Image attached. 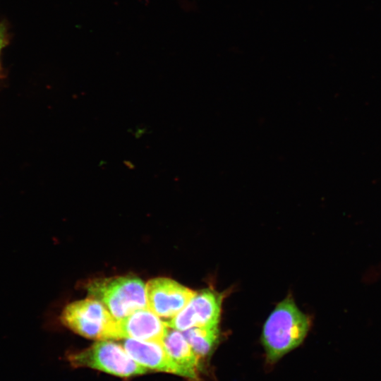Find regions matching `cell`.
I'll use <instances>...</instances> for the list:
<instances>
[{
  "mask_svg": "<svg viewBox=\"0 0 381 381\" xmlns=\"http://www.w3.org/2000/svg\"><path fill=\"white\" fill-rule=\"evenodd\" d=\"M310 321L291 298L280 302L263 327L262 341L270 362H275L299 346L309 330Z\"/></svg>",
  "mask_w": 381,
  "mask_h": 381,
  "instance_id": "cell-1",
  "label": "cell"
},
{
  "mask_svg": "<svg viewBox=\"0 0 381 381\" xmlns=\"http://www.w3.org/2000/svg\"><path fill=\"white\" fill-rule=\"evenodd\" d=\"M87 291L92 298L105 305L117 319L147 307L146 285L137 277H119L95 280L87 286Z\"/></svg>",
  "mask_w": 381,
  "mask_h": 381,
  "instance_id": "cell-2",
  "label": "cell"
},
{
  "mask_svg": "<svg viewBox=\"0 0 381 381\" xmlns=\"http://www.w3.org/2000/svg\"><path fill=\"white\" fill-rule=\"evenodd\" d=\"M61 322L75 332L89 339H116L118 319L100 301L88 298L68 305Z\"/></svg>",
  "mask_w": 381,
  "mask_h": 381,
  "instance_id": "cell-3",
  "label": "cell"
},
{
  "mask_svg": "<svg viewBox=\"0 0 381 381\" xmlns=\"http://www.w3.org/2000/svg\"><path fill=\"white\" fill-rule=\"evenodd\" d=\"M68 359L75 367L90 368L120 377L145 374L147 371V368L134 361L122 346L106 340L71 354Z\"/></svg>",
  "mask_w": 381,
  "mask_h": 381,
  "instance_id": "cell-4",
  "label": "cell"
},
{
  "mask_svg": "<svg viewBox=\"0 0 381 381\" xmlns=\"http://www.w3.org/2000/svg\"><path fill=\"white\" fill-rule=\"evenodd\" d=\"M221 297L210 289L195 292L188 303L176 316L164 321L169 328L184 332L193 327L218 326Z\"/></svg>",
  "mask_w": 381,
  "mask_h": 381,
  "instance_id": "cell-5",
  "label": "cell"
},
{
  "mask_svg": "<svg viewBox=\"0 0 381 381\" xmlns=\"http://www.w3.org/2000/svg\"><path fill=\"white\" fill-rule=\"evenodd\" d=\"M195 294L169 278H155L146 284L147 308L159 317L169 319L182 310Z\"/></svg>",
  "mask_w": 381,
  "mask_h": 381,
  "instance_id": "cell-6",
  "label": "cell"
},
{
  "mask_svg": "<svg viewBox=\"0 0 381 381\" xmlns=\"http://www.w3.org/2000/svg\"><path fill=\"white\" fill-rule=\"evenodd\" d=\"M169 327L147 307L118 319L116 339L162 342Z\"/></svg>",
  "mask_w": 381,
  "mask_h": 381,
  "instance_id": "cell-7",
  "label": "cell"
},
{
  "mask_svg": "<svg viewBox=\"0 0 381 381\" xmlns=\"http://www.w3.org/2000/svg\"><path fill=\"white\" fill-rule=\"evenodd\" d=\"M122 346L134 361L147 369L182 376L181 369L168 355L162 342L126 339Z\"/></svg>",
  "mask_w": 381,
  "mask_h": 381,
  "instance_id": "cell-8",
  "label": "cell"
},
{
  "mask_svg": "<svg viewBox=\"0 0 381 381\" xmlns=\"http://www.w3.org/2000/svg\"><path fill=\"white\" fill-rule=\"evenodd\" d=\"M162 344L168 355L181 369L182 377L198 380L200 357L193 350L183 332L169 327Z\"/></svg>",
  "mask_w": 381,
  "mask_h": 381,
  "instance_id": "cell-9",
  "label": "cell"
},
{
  "mask_svg": "<svg viewBox=\"0 0 381 381\" xmlns=\"http://www.w3.org/2000/svg\"><path fill=\"white\" fill-rule=\"evenodd\" d=\"M193 350L199 357L207 356L219 337L218 326L210 327H193L182 332Z\"/></svg>",
  "mask_w": 381,
  "mask_h": 381,
  "instance_id": "cell-10",
  "label": "cell"
},
{
  "mask_svg": "<svg viewBox=\"0 0 381 381\" xmlns=\"http://www.w3.org/2000/svg\"><path fill=\"white\" fill-rule=\"evenodd\" d=\"M6 43V37L4 33V29L2 27H0V52L3 47Z\"/></svg>",
  "mask_w": 381,
  "mask_h": 381,
  "instance_id": "cell-11",
  "label": "cell"
}]
</instances>
